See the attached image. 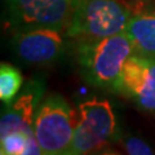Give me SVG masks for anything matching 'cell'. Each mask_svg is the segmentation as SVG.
I'll return each mask as SVG.
<instances>
[{"label":"cell","mask_w":155,"mask_h":155,"mask_svg":"<svg viewBox=\"0 0 155 155\" xmlns=\"http://www.w3.org/2000/svg\"><path fill=\"white\" fill-rule=\"evenodd\" d=\"M74 0H4V22L13 32L49 28L66 32Z\"/></svg>","instance_id":"obj_3"},{"label":"cell","mask_w":155,"mask_h":155,"mask_svg":"<svg viewBox=\"0 0 155 155\" xmlns=\"http://www.w3.org/2000/svg\"><path fill=\"white\" fill-rule=\"evenodd\" d=\"M128 155H155L153 149L140 137H128L124 142Z\"/></svg>","instance_id":"obj_12"},{"label":"cell","mask_w":155,"mask_h":155,"mask_svg":"<svg viewBox=\"0 0 155 155\" xmlns=\"http://www.w3.org/2000/svg\"><path fill=\"white\" fill-rule=\"evenodd\" d=\"M45 92V84L41 79L28 80L16 100L2 111L0 138L16 130H31Z\"/></svg>","instance_id":"obj_8"},{"label":"cell","mask_w":155,"mask_h":155,"mask_svg":"<svg viewBox=\"0 0 155 155\" xmlns=\"http://www.w3.org/2000/svg\"><path fill=\"white\" fill-rule=\"evenodd\" d=\"M133 14L125 0H74L65 36L76 40L113 36L125 31Z\"/></svg>","instance_id":"obj_2"},{"label":"cell","mask_w":155,"mask_h":155,"mask_svg":"<svg viewBox=\"0 0 155 155\" xmlns=\"http://www.w3.org/2000/svg\"><path fill=\"white\" fill-rule=\"evenodd\" d=\"M74 129V114L64 97L53 93L43 98L34 122L43 155H69Z\"/></svg>","instance_id":"obj_4"},{"label":"cell","mask_w":155,"mask_h":155,"mask_svg":"<svg viewBox=\"0 0 155 155\" xmlns=\"http://www.w3.org/2000/svg\"><path fill=\"white\" fill-rule=\"evenodd\" d=\"M64 34L49 28L13 32L11 49L23 64L48 66L57 62L65 53L66 43Z\"/></svg>","instance_id":"obj_6"},{"label":"cell","mask_w":155,"mask_h":155,"mask_svg":"<svg viewBox=\"0 0 155 155\" xmlns=\"http://www.w3.org/2000/svg\"><path fill=\"white\" fill-rule=\"evenodd\" d=\"M21 155H43L41 147H40V145H39L38 140L35 137V133H34V130L30 133L28 142H27L26 147H25V150H23V153Z\"/></svg>","instance_id":"obj_13"},{"label":"cell","mask_w":155,"mask_h":155,"mask_svg":"<svg viewBox=\"0 0 155 155\" xmlns=\"http://www.w3.org/2000/svg\"><path fill=\"white\" fill-rule=\"evenodd\" d=\"M21 89L22 75L19 70L8 62H2L0 65V100L2 102L5 106L11 105L16 100Z\"/></svg>","instance_id":"obj_10"},{"label":"cell","mask_w":155,"mask_h":155,"mask_svg":"<svg viewBox=\"0 0 155 155\" xmlns=\"http://www.w3.org/2000/svg\"><path fill=\"white\" fill-rule=\"evenodd\" d=\"M125 32L132 40L134 54L155 60V13H134Z\"/></svg>","instance_id":"obj_9"},{"label":"cell","mask_w":155,"mask_h":155,"mask_svg":"<svg viewBox=\"0 0 155 155\" xmlns=\"http://www.w3.org/2000/svg\"><path fill=\"white\" fill-rule=\"evenodd\" d=\"M116 130L113 106L107 100L91 98L79 105L69 155H88L106 145Z\"/></svg>","instance_id":"obj_5"},{"label":"cell","mask_w":155,"mask_h":155,"mask_svg":"<svg viewBox=\"0 0 155 155\" xmlns=\"http://www.w3.org/2000/svg\"><path fill=\"white\" fill-rule=\"evenodd\" d=\"M96 155H120V154L114 153V151H104V153H100V154H96Z\"/></svg>","instance_id":"obj_14"},{"label":"cell","mask_w":155,"mask_h":155,"mask_svg":"<svg viewBox=\"0 0 155 155\" xmlns=\"http://www.w3.org/2000/svg\"><path fill=\"white\" fill-rule=\"evenodd\" d=\"M116 93L132 100L141 110L155 114V60L133 54L124 64Z\"/></svg>","instance_id":"obj_7"},{"label":"cell","mask_w":155,"mask_h":155,"mask_svg":"<svg viewBox=\"0 0 155 155\" xmlns=\"http://www.w3.org/2000/svg\"><path fill=\"white\" fill-rule=\"evenodd\" d=\"M0 155H3V154H2V153H0Z\"/></svg>","instance_id":"obj_15"},{"label":"cell","mask_w":155,"mask_h":155,"mask_svg":"<svg viewBox=\"0 0 155 155\" xmlns=\"http://www.w3.org/2000/svg\"><path fill=\"white\" fill-rule=\"evenodd\" d=\"M31 130H16L2 137V154L3 155H21L28 142Z\"/></svg>","instance_id":"obj_11"},{"label":"cell","mask_w":155,"mask_h":155,"mask_svg":"<svg viewBox=\"0 0 155 155\" xmlns=\"http://www.w3.org/2000/svg\"><path fill=\"white\" fill-rule=\"evenodd\" d=\"M134 53L127 32L101 39L78 40L76 60L88 84L110 92L118 91L124 64Z\"/></svg>","instance_id":"obj_1"}]
</instances>
